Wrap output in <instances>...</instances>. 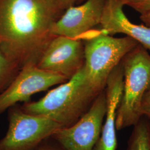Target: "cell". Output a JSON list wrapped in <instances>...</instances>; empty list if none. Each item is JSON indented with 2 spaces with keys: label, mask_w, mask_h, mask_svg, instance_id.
Here are the masks:
<instances>
[{
  "label": "cell",
  "mask_w": 150,
  "mask_h": 150,
  "mask_svg": "<svg viewBox=\"0 0 150 150\" xmlns=\"http://www.w3.org/2000/svg\"><path fill=\"white\" fill-rule=\"evenodd\" d=\"M64 12L53 0H0V50L20 69L36 65Z\"/></svg>",
  "instance_id": "obj_1"
},
{
  "label": "cell",
  "mask_w": 150,
  "mask_h": 150,
  "mask_svg": "<svg viewBox=\"0 0 150 150\" xmlns=\"http://www.w3.org/2000/svg\"><path fill=\"white\" fill-rule=\"evenodd\" d=\"M100 93L91 85L83 66L69 80L42 98L24 103L21 107L25 112L47 117L66 127L76 123L87 112Z\"/></svg>",
  "instance_id": "obj_2"
},
{
  "label": "cell",
  "mask_w": 150,
  "mask_h": 150,
  "mask_svg": "<svg viewBox=\"0 0 150 150\" xmlns=\"http://www.w3.org/2000/svg\"><path fill=\"white\" fill-rule=\"evenodd\" d=\"M123 93L117 112L116 130L134 126L142 116V98L150 86V54L139 44L122 60Z\"/></svg>",
  "instance_id": "obj_3"
},
{
  "label": "cell",
  "mask_w": 150,
  "mask_h": 150,
  "mask_svg": "<svg viewBox=\"0 0 150 150\" xmlns=\"http://www.w3.org/2000/svg\"><path fill=\"white\" fill-rule=\"evenodd\" d=\"M83 44V66L88 79L97 91L101 92L113 70L139 43L126 36L115 38L95 31Z\"/></svg>",
  "instance_id": "obj_4"
},
{
  "label": "cell",
  "mask_w": 150,
  "mask_h": 150,
  "mask_svg": "<svg viewBox=\"0 0 150 150\" xmlns=\"http://www.w3.org/2000/svg\"><path fill=\"white\" fill-rule=\"evenodd\" d=\"M7 118L8 129L0 139V150H33L62 127L51 118L24 112L17 104L8 109Z\"/></svg>",
  "instance_id": "obj_5"
},
{
  "label": "cell",
  "mask_w": 150,
  "mask_h": 150,
  "mask_svg": "<svg viewBox=\"0 0 150 150\" xmlns=\"http://www.w3.org/2000/svg\"><path fill=\"white\" fill-rule=\"evenodd\" d=\"M105 90L74 125L61 127L51 137L65 150H93L100 139L106 112Z\"/></svg>",
  "instance_id": "obj_6"
},
{
  "label": "cell",
  "mask_w": 150,
  "mask_h": 150,
  "mask_svg": "<svg viewBox=\"0 0 150 150\" xmlns=\"http://www.w3.org/2000/svg\"><path fill=\"white\" fill-rule=\"evenodd\" d=\"M68 80L63 75L40 69L36 65L22 68L0 94V115L18 102H30L33 95Z\"/></svg>",
  "instance_id": "obj_7"
},
{
  "label": "cell",
  "mask_w": 150,
  "mask_h": 150,
  "mask_svg": "<svg viewBox=\"0 0 150 150\" xmlns=\"http://www.w3.org/2000/svg\"><path fill=\"white\" fill-rule=\"evenodd\" d=\"M85 63L83 42L56 36L44 50L36 66L40 69L63 75L69 80Z\"/></svg>",
  "instance_id": "obj_8"
},
{
  "label": "cell",
  "mask_w": 150,
  "mask_h": 150,
  "mask_svg": "<svg viewBox=\"0 0 150 150\" xmlns=\"http://www.w3.org/2000/svg\"><path fill=\"white\" fill-rule=\"evenodd\" d=\"M107 0H86L81 5L66 9L52 27L54 36L79 39L88 37L100 25Z\"/></svg>",
  "instance_id": "obj_9"
},
{
  "label": "cell",
  "mask_w": 150,
  "mask_h": 150,
  "mask_svg": "<svg viewBox=\"0 0 150 150\" xmlns=\"http://www.w3.org/2000/svg\"><path fill=\"white\" fill-rule=\"evenodd\" d=\"M123 88L122 61L113 70L105 88L107 108L100 139L93 150H116L117 139L116 120Z\"/></svg>",
  "instance_id": "obj_10"
},
{
  "label": "cell",
  "mask_w": 150,
  "mask_h": 150,
  "mask_svg": "<svg viewBox=\"0 0 150 150\" xmlns=\"http://www.w3.org/2000/svg\"><path fill=\"white\" fill-rule=\"evenodd\" d=\"M120 0H107L100 23V32L108 35L123 33L150 51V27L134 23L126 16Z\"/></svg>",
  "instance_id": "obj_11"
},
{
  "label": "cell",
  "mask_w": 150,
  "mask_h": 150,
  "mask_svg": "<svg viewBox=\"0 0 150 150\" xmlns=\"http://www.w3.org/2000/svg\"><path fill=\"white\" fill-rule=\"evenodd\" d=\"M126 150H150V121L142 116L133 126Z\"/></svg>",
  "instance_id": "obj_12"
},
{
  "label": "cell",
  "mask_w": 150,
  "mask_h": 150,
  "mask_svg": "<svg viewBox=\"0 0 150 150\" xmlns=\"http://www.w3.org/2000/svg\"><path fill=\"white\" fill-rule=\"evenodd\" d=\"M20 68L0 50V94L13 80Z\"/></svg>",
  "instance_id": "obj_13"
},
{
  "label": "cell",
  "mask_w": 150,
  "mask_h": 150,
  "mask_svg": "<svg viewBox=\"0 0 150 150\" xmlns=\"http://www.w3.org/2000/svg\"><path fill=\"white\" fill-rule=\"evenodd\" d=\"M123 6H128L141 15L150 11V0H120Z\"/></svg>",
  "instance_id": "obj_14"
},
{
  "label": "cell",
  "mask_w": 150,
  "mask_h": 150,
  "mask_svg": "<svg viewBox=\"0 0 150 150\" xmlns=\"http://www.w3.org/2000/svg\"><path fill=\"white\" fill-rule=\"evenodd\" d=\"M140 112L142 116L146 117L150 121V86L142 98L140 107Z\"/></svg>",
  "instance_id": "obj_15"
},
{
  "label": "cell",
  "mask_w": 150,
  "mask_h": 150,
  "mask_svg": "<svg viewBox=\"0 0 150 150\" xmlns=\"http://www.w3.org/2000/svg\"><path fill=\"white\" fill-rule=\"evenodd\" d=\"M33 150H65L51 137L46 139Z\"/></svg>",
  "instance_id": "obj_16"
},
{
  "label": "cell",
  "mask_w": 150,
  "mask_h": 150,
  "mask_svg": "<svg viewBox=\"0 0 150 150\" xmlns=\"http://www.w3.org/2000/svg\"><path fill=\"white\" fill-rule=\"evenodd\" d=\"M59 10L64 12L66 9L74 6L78 0H53Z\"/></svg>",
  "instance_id": "obj_17"
},
{
  "label": "cell",
  "mask_w": 150,
  "mask_h": 150,
  "mask_svg": "<svg viewBox=\"0 0 150 150\" xmlns=\"http://www.w3.org/2000/svg\"><path fill=\"white\" fill-rule=\"evenodd\" d=\"M140 20L145 24V25L150 27V11L141 15Z\"/></svg>",
  "instance_id": "obj_18"
},
{
  "label": "cell",
  "mask_w": 150,
  "mask_h": 150,
  "mask_svg": "<svg viewBox=\"0 0 150 150\" xmlns=\"http://www.w3.org/2000/svg\"><path fill=\"white\" fill-rule=\"evenodd\" d=\"M83 1H85V0H78V2H83Z\"/></svg>",
  "instance_id": "obj_19"
}]
</instances>
